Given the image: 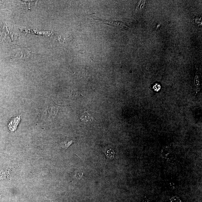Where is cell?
<instances>
[{"label":"cell","mask_w":202,"mask_h":202,"mask_svg":"<svg viewBox=\"0 0 202 202\" xmlns=\"http://www.w3.org/2000/svg\"><path fill=\"white\" fill-rule=\"evenodd\" d=\"M104 23L105 24H109V25H113V26L121 27L123 28H127V25L124 23V22L118 20H113V21H104Z\"/></svg>","instance_id":"5b68a950"},{"label":"cell","mask_w":202,"mask_h":202,"mask_svg":"<svg viewBox=\"0 0 202 202\" xmlns=\"http://www.w3.org/2000/svg\"><path fill=\"white\" fill-rule=\"evenodd\" d=\"M20 120H21L20 116H18L11 119L10 120L9 124L8 125V127H9V130L11 132H13L17 129V126L20 123Z\"/></svg>","instance_id":"7a4b0ae2"},{"label":"cell","mask_w":202,"mask_h":202,"mask_svg":"<svg viewBox=\"0 0 202 202\" xmlns=\"http://www.w3.org/2000/svg\"><path fill=\"white\" fill-rule=\"evenodd\" d=\"M170 202H182L178 196H174L170 199Z\"/></svg>","instance_id":"8992f818"},{"label":"cell","mask_w":202,"mask_h":202,"mask_svg":"<svg viewBox=\"0 0 202 202\" xmlns=\"http://www.w3.org/2000/svg\"><path fill=\"white\" fill-rule=\"evenodd\" d=\"M80 120L81 121L91 122V123L96 121L93 116L89 113L88 111H85L84 112L81 116Z\"/></svg>","instance_id":"3957f363"},{"label":"cell","mask_w":202,"mask_h":202,"mask_svg":"<svg viewBox=\"0 0 202 202\" xmlns=\"http://www.w3.org/2000/svg\"><path fill=\"white\" fill-rule=\"evenodd\" d=\"M143 202H150V200H148L147 198H145L144 199L143 201Z\"/></svg>","instance_id":"ba28073f"},{"label":"cell","mask_w":202,"mask_h":202,"mask_svg":"<svg viewBox=\"0 0 202 202\" xmlns=\"http://www.w3.org/2000/svg\"><path fill=\"white\" fill-rule=\"evenodd\" d=\"M161 156L162 158L166 161L171 160L173 158V155L170 148L169 146H166L162 149L161 152Z\"/></svg>","instance_id":"6da1fadb"},{"label":"cell","mask_w":202,"mask_h":202,"mask_svg":"<svg viewBox=\"0 0 202 202\" xmlns=\"http://www.w3.org/2000/svg\"><path fill=\"white\" fill-rule=\"evenodd\" d=\"M159 86V85H158L157 84H156L155 85H154V89H155V90L156 91H159L160 89V88H158V86Z\"/></svg>","instance_id":"52a82bcc"},{"label":"cell","mask_w":202,"mask_h":202,"mask_svg":"<svg viewBox=\"0 0 202 202\" xmlns=\"http://www.w3.org/2000/svg\"><path fill=\"white\" fill-rule=\"evenodd\" d=\"M103 152L106 155L108 159L112 160L114 158L115 152L113 149L108 147H103Z\"/></svg>","instance_id":"277c9868"}]
</instances>
